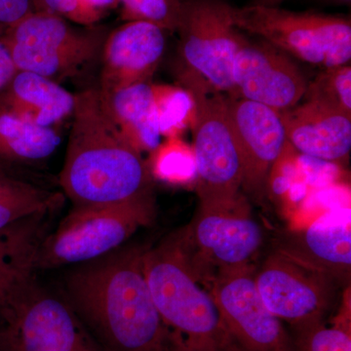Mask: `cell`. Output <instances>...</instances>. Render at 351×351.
I'll list each match as a JSON object with an SVG mask.
<instances>
[{
    "label": "cell",
    "mask_w": 351,
    "mask_h": 351,
    "mask_svg": "<svg viewBox=\"0 0 351 351\" xmlns=\"http://www.w3.org/2000/svg\"><path fill=\"white\" fill-rule=\"evenodd\" d=\"M147 169L152 178L172 184H184L196 179L193 147L182 137L165 138L151 152Z\"/></svg>",
    "instance_id": "obj_24"
},
{
    "label": "cell",
    "mask_w": 351,
    "mask_h": 351,
    "mask_svg": "<svg viewBox=\"0 0 351 351\" xmlns=\"http://www.w3.org/2000/svg\"><path fill=\"white\" fill-rule=\"evenodd\" d=\"M34 249L16 226L0 232V325L3 328L32 289Z\"/></svg>",
    "instance_id": "obj_20"
},
{
    "label": "cell",
    "mask_w": 351,
    "mask_h": 351,
    "mask_svg": "<svg viewBox=\"0 0 351 351\" xmlns=\"http://www.w3.org/2000/svg\"><path fill=\"white\" fill-rule=\"evenodd\" d=\"M63 200L60 193L44 191L0 172V232L15 228L25 219L49 213Z\"/></svg>",
    "instance_id": "obj_22"
},
{
    "label": "cell",
    "mask_w": 351,
    "mask_h": 351,
    "mask_svg": "<svg viewBox=\"0 0 351 351\" xmlns=\"http://www.w3.org/2000/svg\"><path fill=\"white\" fill-rule=\"evenodd\" d=\"M0 351H9L5 329L0 325Z\"/></svg>",
    "instance_id": "obj_32"
},
{
    "label": "cell",
    "mask_w": 351,
    "mask_h": 351,
    "mask_svg": "<svg viewBox=\"0 0 351 351\" xmlns=\"http://www.w3.org/2000/svg\"><path fill=\"white\" fill-rule=\"evenodd\" d=\"M4 329L9 351H97L68 304L32 289Z\"/></svg>",
    "instance_id": "obj_13"
},
{
    "label": "cell",
    "mask_w": 351,
    "mask_h": 351,
    "mask_svg": "<svg viewBox=\"0 0 351 351\" xmlns=\"http://www.w3.org/2000/svg\"><path fill=\"white\" fill-rule=\"evenodd\" d=\"M286 138L298 154L341 165L351 151V117L306 101L280 112Z\"/></svg>",
    "instance_id": "obj_16"
},
{
    "label": "cell",
    "mask_w": 351,
    "mask_h": 351,
    "mask_svg": "<svg viewBox=\"0 0 351 351\" xmlns=\"http://www.w3.org/2000/svg\"><path fill=\"white\" fill-rule=\"evenodd\" d=\"M101 95L113 121L134 149L142 154L160 144L151 82Z\"/></svg>",
    "instance_id": "obj_19"
},
{
    "label": "cell",
    "mask_w": 351,
    "mask_h": 351,
    "mask_svg": "<svg viewBox=\"0 0 351 351\" xmlns=\"http://www.w3.org/2000/svg\"><path fill=\"white\" fill-rule=\"evenodd\" d=\"M350 223L319 219L302 230L287 233L277 250L328 274L339 285L350 282Z\"/></svg>",
    "instance_id": "obj_17"
},
{
    "label": "cell",
    "mask_w": 351,
    "mask_h": 351,
    "mask_svg": "<svg viewBox=\"0 0 351 351\" xmlns=\"http://www.w3.org/2000/svg\"><path fill=\"white\" fill-rule=\"evenodd\" d=\"M307 82L298 64L270 44L244 38L232 69L228 97L256 101L278 112L299 105Z\"/></svg>",
    "instance_id": "obj_12"
},
{
    "label": "cell",
    "mask_w": 351,
    "mask_h": 351,
    "mask_svg": "<svg viewBox=\"0 0 351 351\" xmlns=\"http://www.w3.org/2000/svg\"><path fill=\"white\" fill-rule=\"evenodd\" d=\"M184 2V0H119L121 17L125 22L151 23L165 32H177Z\"/></svg>",
    "instance_id": "obj_27"
},
{
    "label": "cell",
    "mask_w": 351,
    "mask_h": 351,
    "mask_svg": "<svg viewBox=\"0 0 351 351\" xmlns=\"http://www.w3.org/2000/svg\"><path fill=\"white\" fill-rule=\"evenodd\" d=\"M209 284L234 351H292V337L263 302L251 265L221 270Z\"/></svg>",
    "instance_id": "obj_11"
},
{
    "label": "cell",
    "mask_w": 351,
    "mask_h": 351,
    "mask_svg": "<svg viewBox=\"0 0 351 351\" xmlns=\"http://www.w3.org/2000/svg\"><path fill=\"white\" fill-rule=\"evenodd\" d=\"M178 76L195 99L196 120L191 130L199 206L232 204L242 195L243 169L228 119L226 96L210 89L195 76Z\"/></svg>",
    "instance_id": "obj_6"
},
{
    "label": "cell",
    "mask_w": 351,
    "mask_h": 351,
    "mask_svg": "<svg viewBox=\"0 0 351 351\" xmlns=\"http://www.w3.org/2000/svg\"><path fill=\"white\" fill-rule=\"evenodd\" d=\"M60 184L75 206L125 202L152 193V176L108 112L100 88L75 94Z\"/></svg>",
    "instance_id": "obj_2"
},
{
    "label": "cell",
    "mask_w": 351,
    "mask_h": 351,
    "mask_svg": "<svg viewBox=\"0 0 351 351\" xmlns=\"http://www.w3.org/2000/svg\"><path fill=\"white\" fill-rule=\"evenodd\" d=\"M17 71L49 80L80 73L101 54V31H82L66 19L47 12H32L5 29L2 34Z\"/></svg>",
    "instance_id": "obj_7"
},
{
    "label": "cell",
    "mask_w": 351,
    "mask_h": 351,
    "mask_svg": "<svg viewBox=\"0 0 351 351\" xmlns=\"http://www.w3.org/2000/svg\"><path fill=\"white\" fill-rule=\"evenodd\" d=\"M84 1L88 5L105 16L108 11L119 6V0H84Z\"/></svg>",
    "instance_id": "obj_31"
},
{
    "label": "cell",
    "mask_w": 351,
    "mask_h": 351,
    "mask_svg": "<svg viewBox=\"0 0 351 351\" xmlns=\"http://www.w3.org/2000/svg\"><path fill=\"white\" fill-rule=\"evenodd\" d=\"M175 237L196 274L210 282L221 270L251 265L263 232L241 195L225 206L198 207L191 225Z\"/></svg>",
    "instance_id": "obj_8"
},
{
    "label": "cell",
    "mask_w": 351,
    "mask_h": 351,
    "mask_svg": "<svg viewBox=\"0 0 351 351\" xmlns=\"http://www.w3.org/2000/svg\"><path fill=\"white\" fill-rule=\"evenodd\" d=\"M145 250L117 249L66 279L76 313L107 351H171L143 267Z\"/></svg>",
    "instance_id": "obj_1"
},
{
    "label": "cell",
    "mask_w": 351,
    "mask_h": 351,
    "mask_svg": "<svg viewBox=\"0 0 351 351\" xmlns=\"http://www.w3.org/2000/svg\"><path fill=\"white\" fill-rule=\"evenodd\" d=\"M258 294L295 330L325 320L341 285L331 276L276 250L255 271Z\"/></svg>",
    "instance_id": "obj_10"
},
{
    "label": "cell",
    "mask_w": 351,
    "mask_h": 351,
    "mask_svg": "<svg viewBox=\"0 0 351 351\" xmlns=\"http://www.w3.org/2000/svg\"><path fill=\"white\" fill-rule=\"evenodd\" d=\"M285 0H253V4L255 5L263 6H277L282 3Z\"/></svg>",
    "instance_id": "obj_33"
},
{
    "label": "cell",
    "mask_w": 351,
    "mask_h": 351,
    "mask_svg": "<svg viewBox=\"0 0 351 351\" xmlns=\"http://www.w3.org/2000/svg\"><path fill=\"white\" fill-rule=\"evenodd\" d=\"M177 32L178 75L195 76L213 91L230 96L233 64L245 38L232 24L230 5L219 0H186Z\"/></svg>",
    "instance_id": "obj_9"
},
{
    "label": "cell",
    "mask_w": 351,
    "mask_h": 351,
    "mask_svg": "<svg viewBox=\"0 0 351 351\" xmlns=\"http://www.w3.org/2000/svg\"><path fill=\"white\" fill-rule=\"evenodd\" d=\"M16 73L17 69L13 63L2 34H0V92L10 82Z\"/></svg>",
    "instance_id": "obj_30"
},
{
    "label": "cell",
    "mask_w": 351,
    "mask_h": 351,
    "mask_svg": "<svg viewBox=\"0 0 351 351\" xmlns=\"http://www.w3.org/2000/svg\"><path fill=\"white\" fill-rule=\"evenodd\" d=\"M226 110L241 156L242 188L261 195L287 144L280 112L262 104L226 96Z\"/></svg>",
    "instance_id": "obj_14"
},
{
    "label": "cell",
    "mask_w": 351,
    "mask_h": 351,
    "mask_svg": "<svg viewBox=\"0 0 351 351\" xmlns=\"http://www.w3.org/2000/svg\"><path fill=\"white\" fill-rule=\"evenodd\" d=\"M156 218L154 193L125 202L75 206L34 249V269L84 263L119 249Z\"/></svg>",
    "instance_id": "obj_4"
},
{
    "label": "cell",
    "mask_w": 351,
    "mask_h": 351,
    "mask_svg": "<svg viewBox=\"0 0 351 351\" xmlns=\"http://www.w3.org/2000/svg\"><path fill=\"white\" fill-rule=\"evenodd\" d=\"M143 267L171 351H234L211 292L201 286L176 237L144 251Z\"/></svg>",
    "instance_id": "obj_3"
},
{
    "label": "cell",
    "mask_w": 351,
    "mask_h": 351,
    "mask_svg": "<svg viewBox=\"0 0 351 351\" xmlns=\"http://www.w3.org/2000/svg\"><path fill=\"white\" fill-rule=\"evenodd\" d=\"M152 90L161 137H182L188 129H193L196 103L191 90L158 83H152Z\"/></svg>",
    "instance_id": "obj_23"
},
{
    "label": "cell",
    "mask_w": 351,
    "mask_h": 351,
    "mask_svg": "<svg viewBox=\"0 0 351 351\" xmlns=\"http://www.w3.org/2000/svg\"><path fill=\"white\" fill-rule=\"evenodd\" d=\"M332 1L338 2V3L350 4L351 0H332Z\"/></svg>",
    "instance_id": "obj_34"
},
{
    "label": "cell",
    "mask_w": 351,
    "mask_h": 351,
    "mask_svg": "<svg viewBox=\"0 0 351 351\" xmlns=\"http://www.w3.org/2000/svg\"><path fill=\"white\" fill-rule=\"evenodd\" d=\"M61 137L53 127L32 123L0 108V159L36 162L56 151Z\"/></svg>",
    "instance_id": "obj_21"
},
{
    "label": "cell",
    "mask_w": 351,
    "mask_h": 351,
    "mask_svg": "<svg viewBox=\"0 0 351 351\" xmlns=\"http://www.w3.org/2000/svg\"><path fill=\"white\" fill-rule=\"evenodd\" d=\"M34 12L55 14L82 25H92L105 17L84 0H34Z\"/></svg>",
    "instance_id": "obj_28"
},
{
    "label": "cell",
    "mask_w": 351,
    "mask_h": 351,
    "mask_svg": "<svg viewBox=\"0 0 351 351\" xmlns=\"http://www.w3.org/2000/svg\"><path fill=\"white\" fill-rule=\"evenodd\" d=\"M32 12L34 0H0V27L7 29Z\"/></svg>",
    "instance_id": "obj_29"
},
{
    "label": "cell",
    "mask_w": 351,
    "mask_h": 351,
    "mask_svg": "<svg viewBox=\"0 0 351 351\" xmlns=\"http://www.w3.org/2000/svg\"><path fill=\"white\" fill-rule=\"evenodd\" d=\"M304 98L351 117V68L350 64L324 69L307 83Z\"/></svg>",
    "instance_id": "obj_26"
},
{
    "label": "cell",
    "mask_w": 351,
    "mask_h": 351,
    "mask_svg": "<svg viewBox=\"0 0 351 351\" xmlns=\"http://www.w3.org/2000/svg\"><path fill=\"white\" fill-rule=\"evenodd\" d=\"M0 108L36 125L52 127L73 114L75 94L49 78L17 71L0 92Z\"/></svg>",
    "instance_id": "obj_18"
},
{
    "label": "cell",
    "mask_w": 351,
    "mask_h": 351,
    "mask_svg": "<svg viewBox=\"0 0 351 351\" xmlns=\"http://www.w3.org/2000/svg\"><path fill=\"white\" fill-rule=\"evenodd\" d=\"M165 32L142 21L126 22L114 29L101 51V91L151 82L165 50Z\"/></svg>",
    "instance_id": "obj_15"
},
{
    "label": "cell",
    "mask_w": 351,
    "mask_h": 351,
    "mask_svg": "<svg viewBox=\"0 0 351 351\" xmlns=\"http://www.w3.org/2000/svg\"><path fill=\"white\" fill-rule=\"evenodd\" d=\"M230 17L239 31L255 34L306 63L324 69L350 64V18L255 4L230 6Z\"/></svg>",
    "instance_id": "obj_5"
},
{
    "label": "cell",
    "mask_w": 351,
    "mask_h": 351,
    "mask_svg": "<svg viewBox=\"0 0 351 351\" xmlns=\"http://www.w3.org/2000/svg\"><path fill=\"white\" fill-rule=\"evenodd\" d=\"M292 351H351L350 313L348 308L332 318L295 330Z\"/></svg>",
    "instance_id": "obj_25"
}]
</instances>
